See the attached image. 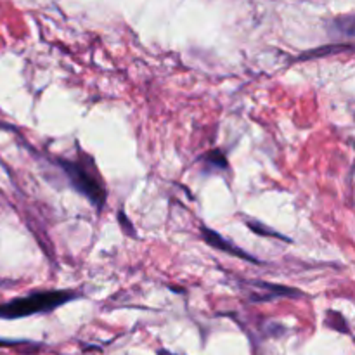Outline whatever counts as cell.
<instances>
[{
  "label": "cell",
  "instance_id": "cell-5",
  "mask_svg": "<svg viewBox=\"0 0 355 355\" xmlns=\"http://www.w3.org/2000/svg\"><path fill=\"white\" fill-rule=\"evenodd\" d=\"M246 224H248V227L252 229V231L255 232V234L270 236V238H277V239H283V241H290V239H288L286 236H283V234H277V232L274 231V229H269V227H266V225H263V224H260V222H246Z\"/></svg>",
  "mask_w": 355,
  "mask_h": 355
},
{
  "label": "cell",
  "instance_id": "cell-4",
  "mask_svg": "<svg viewBox=\"0 0 355 355\" xmlns=\"http://www.w3.org/2000/svg\"><path fill=\"white\" fill-rule=\"evenodd\" d=\"M205 162H207L208 165L214 166L215 170H227V159H225V156L222 155L218 149L208 153V155L205 156Z\"/></svg>",
  "mask_w": 355,
  "mask_h": 355
},
{
  "label": "cell",
  "instance_id": "cell-1",
  "mask_svg": "<svg viewBox=\"0 0 355 355\" xmlns=\"http://www.w3.org/2000/svg\"><path fill=\"white\" fill-rule=\"evenodd\" d=\"M75 298L76 293L61 290L38 291V293H31L23 298H12V300L0 304V319L14 321V319L30 318L35 314H47Z\"/></svg>",
  "mask_w": 355,
  "mask_h": 355
},
{
  "label": "cell",
  "instance_id": "cell-6",
  "mask_svg": "<svg viewBox=\"0 0 355 355\" xmlns=\"http://www.w3.org/2000/svg\"><path fill=\"white\" fill-rule=\"evenodd\" d=\"M118 220H120L121 224L125 225V231H127V234H130V236H135V229L132 227L130 224H128V222H127V217H125V214H123V211H118Z\"/></svg>",
  "mask_w": 355,
  "mask_h": 355
},
{
  "label": "cell",
  "instance_id": "cell-2",
  "mask_svg": "<svg viewBox=\"0 0 355 355\" xmlns=\"http://www.w3.org/2000/svg\"><path fill=\"white\" fill-rule=\"evenodd\" d=\"M85 159L87 162H82V159H75V162L58 159V165L66 175V179H68L69 186L76 193L85 196L90 203L101 208L104 205V201H106V189H104L103 182H101L99 173H97L96 166H94V162H90L89 158Z\"/></svg>",
  "mask_w": 355,
  "mask_h": 355
},
{
  "label": "cell",
  "instance_id": "cell-7",
  "mask_svg": "<svg viewBox=\"0 0 355 355\" xmlns=\"http://www.w3.org/2000/svg\"><path fill=\"white\" fill-rule=\"evenodd\" d=\"M0 127H2V125H0Z\"/></svg>",
  "mask_w": 355,
  "mask_h": 355
},
{
  "label": "cell",
  "instance_id": "cell-3",
  "mask_svg": "<svg viewBox=\"0 0 355 355\" xmlns=\"http://www.w3.org/2000/svg\"><path fill=\"white\" fill-rule=\"evenodd\" d=\"M201 236H203V239L208 243V245L211 246V248H217V250H220V252L229 253V255H234V257H239V259H245V260H248V262L260 263V260H257L255 257L248 255L246 252L239 250L238 246L234 245V243H231L229 239H225L224 236L218 234V232L211 231V229L201 227Z\"/></svg>",
  "mask_w": 355,
  "mask_h": 355
}]
</instances>
